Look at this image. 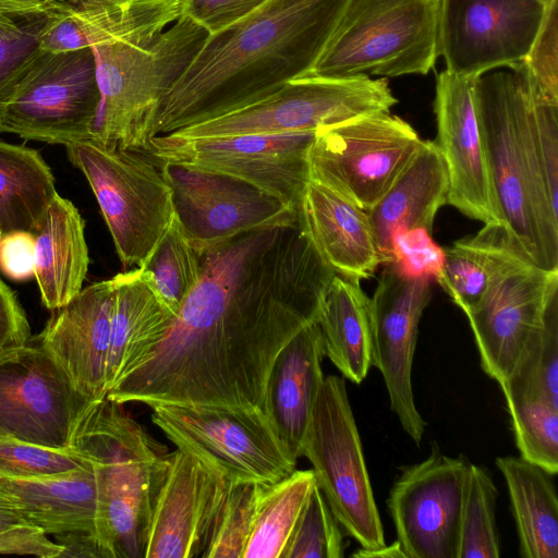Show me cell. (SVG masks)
Returning a JSON list of instances; mask_svg holds the SVG:
<instances>
[{"label":"cell","mask_w":558,"mask_h":558,"mask_svg":"<svg viewBox=\"0 0 558 558\" xmlns=\"http://www.w3.org/2000/svg\"><path fill=\"white\" fill-rule=\"evenodd\" d=\"M201 260V279L169 330L109 399L265 411L278 354L317 322L336 272L300 218L238 234Z\"/></svg>","instance_id":"1"},{"label":"cell","mask_w":558,"mask_h":558,"mask_svg":"<svg viewBox=\"0 0 558 558\" xmlns=\"http://www.w3.org/2000/svg\"><path fill=\"white\" fill-rule=\"evenodd\" d=\"M352 0H269L208 34L161 97L148 141L256 101L315 65Z\"/></svg>","instance_id":"2"},{"label":"cell","mask_w":558,"mask_h":558,"mask_svg":"<svg viewBox=\"0 0 558 558\" xmlns=\"http://www.w3.org/2000/svg\"><path fill=\"white\" fill-rule=\"evenodd\" d=\"M474 97L504 222L532 264L558 270V213L547 196L535 143L543 97L523 62L478 75Z\"/></svg>","instance_id":"3"},{"label":"cell","mask_w":558,"mask_h":558,"mask_svg":"<svg viewBox=\"0 0 558 558\" xmlns=\"http://www.w3.org/2000/svg\"><path fill=\"white\" fill-rule=\"evenodd\" d=\"M107 396L77 421L69 449L95 471L99 538L112 558H144L153 504L169 453Z\"/></svg>","instance_id":"4"},{"label":"cell","mask_w":558,"mask_h":558,"mask_svg":"<svg viewBox=\"0 0 558 558\" xmlns=\"http://www.w3.org/2000/svg\"><path fill=\"white\" fill-rule=\"evenodd\" d=\"M207 36L181 14L151 40H112L92 47L100 99L90 140L148 151V129L161 97Z\"/></svg>","instance_id":"5"},{"label":"cell","mask_w":558,"mask_h":558,"mask_svg":"<svg viewBox=\"0 0 558 558\" xmlns=\"http://www.w3.org/2000/svg\"><path fill=\"white\" fill-rule=\"evenodd\" d=\"M438 0H352L303 77L425 75L439 57Z\"/></svg>","instance_id":"6"},{"label":"cell","mask_w":558,"mask_h":558,"mask_svg":"<svg viewBox=\"0 0 558 558\" xmlns=\"http://www.w3.org/2000/svg\"><path fill=\"white\" fill-rule=\"evenodd\" d=\"M99 99L92 48H38L0 93V132L64 146L85 142Z\"/></svg>","instance_id":"7"},{"label":"cell","mask_w":558,"mask_h":558,"mask_svg":"<svg viewBox=\"0 0 558 558\" xmlns=\"http://www.w3.org/2000/svg\"><path fill=\"white\" fill-rule=\"evenodd\" d=\"M66 151L90 185L123 268L141 267L174 217L161 166L144 150L92 140L69 145Z\"/></svg>","instance_id":"8"},{"label":"cell","mask_w":558,"mask_h":558,"mask_svg":"<svg viewBox=\"0 0 558 558\" xmlns=\"http://www.w3.org/2000/svg\"><path fill=\"white\" fill-rule=\"evenodd\" d=\"M316 485L342 531L362 549L386 545L345 380L325 376L315 398L302 447Z\"/></svg>","instance_id":"9"},{"label":"cell","mask_w":558,"mask_h":558,"mask_svg":"<svg viewBox=\"0 0 558 558\" xmlns=\"http://www.w3.org/2000/svg\"><path fill=\"white\" fill-rule=\"evenodd\" d=\"M153 423L229 482L274 484L296 466L262 409L157 404Z\"/></svg>","instance_id":"10"},{"label":"cell","mask_w":558,"mask_h":558,"mask_svg":"<svg viewBox=\"0 0 558 558\" xmlns=\"http://www.w3.org/2000/svg\"><path fill=\"white\" fill-rule=\"evenodd\" d=\"M398 102L386 78L300 77L248 105L170 133L181 137L318 131Z\"/></svg>","instance_id":"11"},{"label":"cell","mask_w":558,"mask_h":558,"mask_svg":"<svg viewBox=\"0 0 558 558\" xmlns=\"http://www.w3.org/2000/svg\"><path fill=\"white\" fill-rule=\"evenodd\" d=\"M421 142L413 126L390 111L320 129L310 150L311 180L367 211Z\"/></svg>","instance_id":"12"},{"label":"cell","mask_w":558,"mask_h":558,"mask_svg":"<svg viewBox=\"0 0 558 558\" xmlns=\"http://www.w3.org/2000/svg\"><path fill=\"white\" fill-rule=\"evenodd\" d=\"M160 162L174 216L199 255L243 232L299 220V213L279 197L243 179L178 161Z\"/></svg>","instance_id":"13"},{"label":"cell","mask_w":558,"mask_h":558,"mask_svg":"<svg viewBox=\"0 0 558 558\" xmlns=\"http://www.w3.org/2000/svg\"><path fill=\"white\" fill-rule=\"evenodd\" d=\"M317 131L149 138L158 161H178L234 175L276 195L299 213L311 180L310 150Z\"/></svg>","instance_id":"14"},{"label":"cell","mask_w":558,"mask_h":558,"mask_svg":"<svg viewBox=\"0 0 558 558\" xmlns=\"http://www.w3.org/2000/svg\"><path fill=\"white\" fill-rule=\"evenodd\" d=\"M92 402L37 340L0 350V436L68 449Z\"/></svg>","instance_id":"15"},{"label":"cell","mask_w":558,"mask_h":558,"mask_svg":"<svg viewBox=\"0 0 558 558\" xmlns=\"http://www.w3.org/2000/svg\"><path fill=\"white\" fill-rule=\"evenodd\" d=\"M470 461L433 441L423 461L402 468L387 499L405 558H458L465 477Z\"/></svg>","instance_id":"16"},{"label":"cell","mask_w":558,"mask_h":558,"mask_svg":"<svg viewBox=\"0 0 558 558\" xmlns=\"http://www.w3.org/2000/svg\"><path fill=\"white\" fill-rule=\"evenodd\" d=\"M385 265L369 298L372 366L384 378L402 429L420 446L426 422L415 405L412 367L418 324L432 298V276L410 272L398 262Z\"/></svg>","instance_id":"17"},{"label":"cell","mask_w":558,"mask_h":558,"mask_svg":"<svg viewBox=\"0 0 558 558\" xmlns=\"http://www.w3.org/2000/svg\"><path fill=\"white\" fill-rule=\"evenodd\" d=\"M446 70L476 77L523 62L543 21L541 0H438Z\"/></svg>","instance_id":"18"},{"label":"cell","mask_w":558,"mask_h":558,"mask_svg":"<svg viewBox=\"0 0 558 558\" xmlns=\"http://www.w3.org/2000/svg\"><path fill=\"white\" fill-rule=\"evenodd\" d=\"M476 77L446 69L437 74L434 142L447 167V204L484 225H505L475 104Z\"/></svg>","instance_id":"19"},{"label":"cell","mask_w":558,"mask_h":558,"mask_svg":"<svg viewBox=\"0 0 558 558\" xmlns=\"http://www.w3.org/2000/svg\"><path fill=\"white\" fill-rule=\"evenodd\" d=\"M229 488L216 469L178 448L157 490L144 558L202 557Z\"/></svg>","instance_id":"20"},{"label":"cell","mask_w":558,"mask_h":558,"mask_svg":"<svg viewBox=\"0 0 558 558\" xmlns=\"http://www.w3.org/2000/svg\"><path fill=\"white\" fill-rule=\"evenodd\" d=\"M558 298V270L524 264L505 276L465 314L483 371L496 381L514 368L524 347Z\"/></svg>","instance_id":"21"},{"label":"cell","mask_w":558,"mask_h":558,"mask_svg":"<svg viewBox=\"0 0 558 558\" xmlns=\"http://www.w3.org/2000/svg\"><path fill=\"white\" fill-rule=\"evenodd\" d=\"M114 302L112 278L95 282L53 310L36 340L88 400L107 396L106 371Z\"/></svg>","instance_id":"22"},{"label":"cell","mask_w":558,"mask_h":558,"mask_svg":"<svg viewBox=\"0 0 558 558\" xmlns=\"http://www.w3.org/2000/svg\"><path fill=\"white\" fill-rule=\"evenodd\" d=\"M181 16V0H136L126 8L78 7L56 0L39 34V48L65 52L112 40L154 39Z\"/></svg>","instance_id":"23"},{"label":"cell","mask_w":558,"mask_h":558,"mask_svg":"<svg viewBox=\"0 0 558 558\" xmlns=\"http://www.w3.org/2000/svg\"><path fill=\"white\" fill-rule=\"evenodd\" d=\"M301 225L337 275L361 281L384 264L366 210L310 180L302 197Z\"/></svg>","instance_id":"24"},{"label":"cell","mask_w":558,"mask_h":558,"mask_svg":"<svg viewBox=\"0 0 558 558\" xmlns=\"http://www.w3.org/2000/svg\"><path fill=\"white\" fill-rule=\"evenodd\" d=\"M449 179L444 158L432 140H422L388 190L368 209L384 264L393 262V238L402 231L433 232L438 210L447 204Z\"/></svg>","instance_id":"25"},{"label":"cell","mask_w":558,"mask_h":558,"mask_svg":"<svg viewBox=\"0 0 558 558\" xmlns=\"http://www.w3.org/2000/svg\"><path fill=\"white\" fill-rule=\"evenodd\" d=\"M324 357L322 332L313 323L284 345L268 377L265 412L296 460L302 457L312 408L325 377Z\"/></svg>","instance_id":"26"},{"label":"cell","mask_w":558,"mask_h":558,"mask_svg":"<svg viewBox=\"0 0 558 558\" xmlns=\"http://www.w3.org/2000/svg\"><path fill=\"white\" fill-rule=\"evenodd\" d=\"M0 487L12 499L24 521L47 535L90 531L99 538L98 492L89 461L81 469L58 475L33 478L0 476Z\"/></svg>","instance_id":"27"},{"label":"cell","mask_w":558,"mask_h":558,"mask_svg":"<svg viewBox=\"0 0 558 558\" xmlns=\"http://www.w3.org/2000/svg\"><path fill=\"white\" fill-rule=\"evenodd\" d=\"M112 280L114 302L106 371L108 391L150 354L175 318L141 268L118 274Z\"/></svg>","instance_id":"28"},{"label":"cell","mask_w":558,"mask_h":558,"mask_svg":"<svg viewBox=\"0 0 558 558\" xmlns=\"http://www.w3.org/2000/svg\"><path fill=\"white\" fill-rule=\"evenodd\" d=\"M435 276L463 313L474 308L513 269L532 264L504 223H487L442 250ZM534 265V264H533Z\"/></svg>","instance_id":"29"},{"label":"cell","mask_w":558,"mask_h":558,"mask_svg":"<svg viewBox=\"0 0 558 558\" xmlns=\"http://www.w3.org/2000/svg\"><path fill=\"white\" fill-rule=\"evenodd\" d=\"M85 222L72 202L58 194L35 236V278L44 305L57 310L82 290L89 257Z\"/></svg>","instance_id":"30"},{"label":"cell","mask_w":558,"mask_h":558,"mask_svg":"<svg viewBox=\"0 0 558 558\" xmlns=\"http://www.w3.org/2000/svg\"><path fill=\"white\" fill-rule=\"evenodd\" d=\"M523 558H558V498L554 476L520 457H498Z\"/></svg>","instance_id":"31"},{"label":"cell","mask_w":558,"mask_h":558,"mask_svg":"<svg viewBox=\"0 0 558 558\" xmlns=\"http://www.w3.org/2000/svg\"><path fill=\"white\" fill-rule=\"evenodd\" d=\"M316 323L325 356L344 379L361 384L372 367L373 345L369 298L360 281L336 274Z\"/></svg>","instance_id":"32"},{"label":"cell","mask_w":558,"mask_h":558,"mask_svg":"<svg viewBox=\"0 0 558 558\" xmlns=\"http://www.w3.org/2000/svg\"><path fill=\"white\" fill-rule=\"evenodd\" d=\"M56 195L53 174L37 150L0 141L2 233H34Z\"/></svg>","instance_id":"33"},{"label":"cell","mask_w":558,"mask_h":558,"mask_svg":"<svg viewBox=\"0 0 558 558\" xmlns=\"http://www.w3.org/2000/svg\"><path fill=\"white\" fill-rule=\"evenodd\" d=\"M316 485L312 470H294L262 485L243 558H282L295 524Z\"/></svg>","instance_id":"34"},{"label":"cell","mask_w":558,"mask_h":558,"mask_svg":"<svg viewBox=\"0 0 558 558\" xmlns=\"http://www.w3.org/2000/svg\"><path fill=\"white\" fill-rule=\"evenodd\" d=\"M154 291L177 317L202 276L201 255L189 243L174 216L141 267Z\"/></svg>","instance_id":"35"},{"label":"cell","mask_w":558,"mask_h":558,"mask_svg":"<svg viewBox=\"0 0 558 558\" xmlns=\"http://www.w3.org/2000/svg\"><path fill=\"white\" fill-rule=\"evenodd\" d=\"M499 385L504 395L558 405V298L551 302L544 324L527 341L510 375Z\"/></svg>","instance_id":"36"},{"label":"cell","mask_w":558,"mask_h":558,"mask_svg":"<svg viewBox=\"0 0 558 558\" xmlns=\"http://www.w3.org/2000/svg\"><path fill=\"white\" fill-rule=\"evenodd\" d=\"M497 496L489 472L470 463L464 484L458 558L500 557Z\"/></svg>","instance_id":"37"},{"label":"cell","mask_w":558,"mask_h":558,"mask_svg":"<svg viewBox=\"0 0 558 558\" xmlns=\"http://www.w3.org/2000/svg\"><path fill=\"white\" fill-rule=\"evenodd\" d=\"M520 456L553 475L558 472V407L547 401L505 396Z\"/></svg>","instance_id":"38"},{"label":"cell","mask_w":558,"mask_h":558,"mask_svg":"<svg viewBox=\"0 0 558 558\" xmlns=\"http://www.w3.org/2000/svg\"><path fill=\"white\" fill-rule=\"evenodd\" d=\"M262 485L229 484L203 558H243L253 529Z\"/></svg>","instance_id":"39"},{"label":"cell","mask_w":558,"mask_h":558,"mask_svg":"<svg viewBox=\"0 0 558 558\" xmlns=\"http://www.w3.org/2000/svg\"><path fill=\"white\" fill-rule=\"evenodd\" d=\"M343 555L342 529L315 485L282 558H342Z\"/></svg>","instance_id":"40"},{"label":"cell","mask_w":558,"mask_h":558,"mask_svg":"<svg viewBox=\"0 0 558 558\" xmlns=\"http://www.w3.org/2000/svg\"><path fill=\"white\" fill-rule=\"evenodd\" d=\"M88 460L68 449H56L0 436V476L33 478L58 475L85 466Z\"/></svg>","instance_id":"41"},{"label":"cell","mask_w":558,"mask_h":558,"mask_svg":"<svg viewBox=\"0 0 558 558\" xmlns=\"http://www.w3.org/2000/svg\"><path fill=\"white\" fill-rule=\"evenodd\" d=\"M558 0L545 8L539 29L523 60L538 93L558 105Z\"/></svg>","instance_id":"42"},{"label":"cell","mask_w":558,"mask_h":558,"mask_svg":"<svg viewBox=\"0 0 558 558\" xmlns=\"http://www.w3.org/2000/svg\"><path fill=\"white\" fill-rule=\"evenodd\" d=\"M46 15H0V93L24 62L39 48Z\"/></svg>","instance_id":"43"},{"label":"cell","mask_w":558,"mask_h":558,"mask_svg":"<svg viewBox=\"0 0 558 558\" xmlns=\"http://www.w3.org/2000/svg\"><path fill=\"white\" fill-rule=\"evenodd\" d=\"M535 143L547 196L558 213V105L543 98L536 106Z\"/></svg>","instance_id":"44"},{"label":"cell","mask_w":558,"mask_h":558,"mask_svg":"<svg viewBox=\"0 0 558 558\" xmlns=\"http://www.w3.org/2000/svg\"><path fill=\"white\" fill-rule=\"evenodd\" d=\"M269 0H181V14L209 35L243 20Z\"/></svg>","instance_id":"45"},{"label":"cell","mask_w":558,"mask_h":558,"mask_svg":"<svg viewBox=\"0 0 558 558\" xmlns=\"http://www.w3.org/2000/svg\"><path fill=\"white\" fill-rule=\"evenodd\" d=\"M442 254V248L433 242L432 234L423 229L402 231L393 238V262L410 272L436 276Z\"/></svg>","instance_id":"46"},{"label":"cell","mask_w":558,"mask_h":558,"mask_svg":"<svg viewBox=\"0 0 558 558\" xmlns=\"http://www.w3.org/2000/svg\"><path fill=\"white\" fill-rule=\"evenodd\" d=\"M0 271L15 281L35 276V236L28 231L2 233L0 238Z\"/></svg>","instance_id":"47"},{"label":"cell","mask_w":558,"mask_h":558,"mask_svg":"<svg viewBox=\"0 0 558 558\" xmlns=\"http://www.w3.org/2000/svg\"><path fill=\"white\" fill-rule=\"evenodd\" d=\"M62 546L52 542L39 527L24 523L0 534L1 555H33L41 558L60 557Z\"/></svg>","instance_id":"48"},{"label":"cell","mask_w":558,"mask_h":558,"mask_svg":"<svg viewBox=\"0 0 558 558\" xmlns=\"http://www.w3.org/2000/svg\"><path fill=\"white\" fill-rule=\"evenodd\" d=\"M29 337V324L23 308L0 279V350L24 344Z\"/></svg>","instance_id":"49"},{"label":"cell","mask_w":558,"mask_h":558,"mask_svg":"<svg viewBox=\"0 0 558 558\" xmlns=\"http://www.w3.org/2000/svg\"><path fill=\"white\" fill-rule=\"evenodd\" d=\"M62 546L60 557L112 558L98 536L90 531H74L54 535Z\"/></svg>","instance_id":"50"},{"label":"cell","mask_w":558,"mask_h":558,"mask_svg":"<svg viewBox=\"0 0 558 558\" xmlns=\"http://www.w3.org/2000/svg\"><path fill=\"white\" fill-rule=\"evenodd\" d=\"M56 0H0V15L14 17L46 15Z\"/></svg>","instance_id":"51"},{"label":"cell","mask_w":558,"mask_h":558,"mask_svg":"<svg viewBox=\"0 0 558 558\" xmlns=\"http://www.w3.org/2000/svg\"><path fill=\"white\" fill-rule=\"evenodd\" d=\"M26 523L12 499L0 487V534L20 524Z\"/></svg>","instance_id":"52"},{"label":"cell","mask_w":558,"mask_h":558,"mask_svg":"<svg viewBox=\"0 0 558 558\" xmlns=\"http://www.w3.org/2000/svg\"><path fill=\"white\" fill-rule=\"evenodd\" d=\"M352 556L362 558H405L397 541L391 545L386 544L385 546L376 549L367 550L361 548L353 553Z\"/></svg>","instance_id":"53"},{"label":"cell","mask_w":558,"mask_h":558,"mask_svg":"<svg viewBox=\"0 0 558 558\" xmlns=\"http://www.w3.org/2000/svg\"><path fill=\"white\" fill-rule=\"evenodd\" d=\"M136 0H70L72 4L87 8V7H117L126 8Z\"/></svg>","instance_id":"54"},{"label":"cell","mask_w":558,"mask_h":558,"mask_svg":"<svg viewBox=\"0 0 558 558\" xmlns=\"http://www.w3.org/2000/svg\"><path fill=\"white\" fill-rule=\"evenodd\" d=\"M544 4H547L550 0H541Z\"/></svg>","instance_id":"55"},{"label":"cell","mask_w":558,"mask_h":558,"mask_svg":"<svg viewBox=\"0 0 558 558\" xmlns=\"http://www.w3.org/2000/svg\"><path fill=\"white\" fill-rule=\"evenodd\" d=\"M1 235H2V231H1V228H0V238H1Z\"/></svg>","instance_id":"56"}]
</instances>
